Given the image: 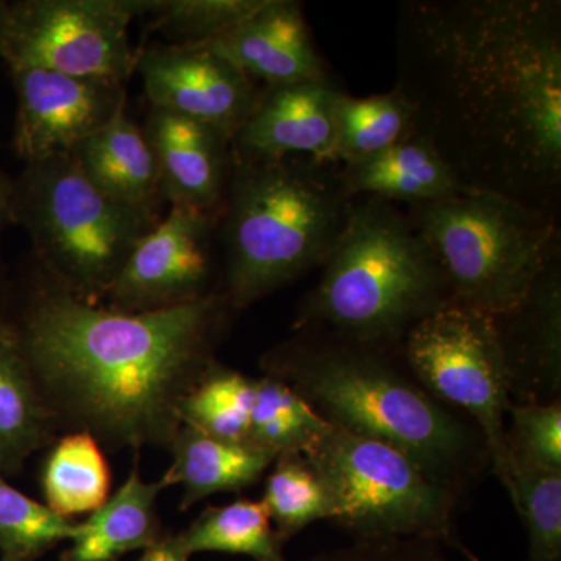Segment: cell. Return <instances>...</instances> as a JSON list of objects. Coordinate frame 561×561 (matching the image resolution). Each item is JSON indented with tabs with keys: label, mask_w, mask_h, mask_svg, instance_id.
<instances>
[{
	"label": "cell",
	"mask_w": 561,
	"mask_h": 561,
	"mask_svg": "<svg viewBox=\"0 0 561 561\" xmlns=\"http://www.w3.org/2000/svg\"><path fill=\"white\" fill-rule=\"evenodd\" d=\"M397 68L424 136L470 190L556 216L561 186V14L552 0L400 7Z\"/></svg>",
	"instance_id": "obj_1"
},
{
	"label": "cell",
	"mask_w": 561,
	"mask_h": 561,
	"mask_svg": "<svg viewBox=\"0 0 561 561\" xmlns=\"http://www.w3.org/2000/svg\"><path fill=\"white\" fill-rule=\"evenodd\" d=\"M213 291L151 312H121L77 298L38 265L16 331L55 421L111 449H169L187 391L216 362L228 311Z\"/></svg>",
	"instance_id": "obj_2"
},
{
	"label": "cell",
	"mask_w": 561,
	"mask_h": 561,
	"mask_svg": "<svg viewBox=\"0 0 561 561\" xmlns=\"http://www.w3.org/2000/svg\"><path fill=\"white\" fill-rule=\"evenodd\" d=\"M386 351L300 331L268 350L261 367L332 426L400 449L432 481L463 496L490 470L481 432L431 397Z\"/></svg>",
	"instance_id": "obj_3"
},
{
	"label": "cell",
	"mask_w": 561,
	"mask_h": 561,
	"mask_svg": "<svg viewBox=\"0 0 561 561\" xmlns=\"http://www.w3.org/2000/svg\"><path fill=\"white\" fill-rule=\"evenodd\" d=\"M351 208L339 172L312 158L234 161L221 206L225 290L245 309L321 267Z\"/></svg>",
	"instance_id": "obj_4"
},
{
	"label": "cell",
	"mask_w": 561,
	"mask_h": 561,
	"mask_svg": "<svg viewBox=\"0 0 561 561\" xmlns=\"http://www.w3.org/2000/svg\"><path fill=\"white\" fill-rule=\"evenodd\" d=\"M297 330L387 350L451 302L430 247L411 219L379 198L351 203Z\"/></svg>",
	"instance_id": "obj_5"
},
{
	"label": "cell",
	"mask_w": 561,
	"mask_h": 561,
	"mask_svg": "<svg viewBox=\"0 0 561 561\" xmlns=\"http://www.w3.org/2000/svg\"><path fill=\"white\" fill-rule=\"evenodd\" d=\"M412 210L451 301L491 317L518 308L560 256L556 216L496 192L471 190Z\"/></svg>",
	"instance_id": "obj_6"
},
{
	"label": "cell",
	"mask_w": 561,
	"mask_h": 561,
	"mask_svg": "<svg viewBox=\"0 0 561 561\" xmlns=\"http://www.w3.org/2000/svg\"><path fill=\"white\" fill-rule=\"evenodd\" d=\"M14 224L36 265L80 300L103 305L136 243L160 219L99 191L69 153L27 162L13 179Z\"/></svg>",
	"instance_id": "obj_7"
},
{
	"label": "cell",
	"mask_w": 561,
	"mask_h": 561,
	"mask_svg": "<svg viewBox=\"0 0 561 561\" xmlns=\"http://www.w3.org/2000/svg\"><path fill=\"white\" fill-rule=\"evenodd\" d=\"M305 459L327 491L330 522L354 540L421 538L481 561L457 529L459 494L432 481L400 449L332 426Z\"/></svg>",
	"instance_id": "obj_8"
},
{
	"label": "cell",
	"mask_w": 561,
	"mask_h": 561,
	"mask_svg": "<svg viewBox=\"0 0 561 561\" xmlns=\"http://www.w3.org/2000/svg\"><path fill=\"white\" fill-rule=\"evenodd\" d=\"M401 343L420 386L481 432L490 470L511 497L505 415L513 404L512 382L493 317L451 301L420 320Z\"/></svg>",
	"instance_id": "obj_9"
},
{
	"label": "cell",
	"mask_w": 561,
	"mask_h": 561,
	"mask_svg": "<svg viewBox=\"0 0 561 561\" xmlns=\"http://www.w3.org/2000/svg\"><path fill=\"white\" fill-rule=\"evenodd\" d=\"M151 0H18L10 2L2 60L124 83L136 68L130 25Z\"/></svg>",
	"instance_id": "obj_10"
},
{
	"label": "cell",
	"mask_w": 561,
	"mask_h": 561,
	"mask_svg": "<svg viewBox=\"0 0 561 561\" xmlns=\"http://www.w3.org/2000/svg\"><path fill=\"white\" fill-rule=\"evenodd\" d=\"M219 217L171 206L133 249L106 294L108 308L151 312L213 294V239Z\"/></svg>",
	"instance_id": "obj_11"
},
{
	"label": "cell",
	"mask_w": 561,
	"mask_h": 561,
	"mask_svg": "<svg viewBox=\"0 0 561 561\" xmlns=\"http://www.w3.org/2000/svg\"><path fill=\"white\" fill-rule=\"evenodd\" d=\"M9 70L18 101L11 147L24 164L70 153L128 105L119 81L36 68Z\"/></svg>",
	"instance_id": "obj_12"
},
{
	"label": "cell",
	"mask_w": 561,
	"mask_h": 561,
	"mask_svg": "<svg viewBox=\"0 0 561 561\" xmlns=\"http://www.w3.org/2000/svg\"><path fill=\"white\" fill-rule=\"evenodd\" d=\"M150 108L179 114L232 139L260 88L206 46L150 43L136 50V68Z\"/></svg>",
	"instance_id": "obj_13"
},
{
	"label": "cell",
	"mask_w": 561,
	"mask_h": 561,
	"mask_svg": "<svg viewBox=\"0 0 561 561\" xmlns=\"http://www.w3.org/2000/svg\"><path fill=\"white\" fill-rule=\"evenodd\" d=\"M341 91L330 79L273 84L257 91L249 116L231 139L234 161L312 158L332 164L334 102Z\"/></svg>",
	"instance_id": "obj_14"
},
{
	"label": "cell",
	"mask_w": 561,
	"mask_h": 561,
	"mask_svg": "<svg viewBox=\"0 0 561 561\" xmlns=\"http://www.w3.org/2000/svg\"><path fill=\"white\" fill-rule=\"evenodd\" d=\"M142 130L164 202L219 217L231 176V140L201 122L157 108H150Z\"/></svg>",
	"instance_id": "obj_15"
},
{
	"label": "cell",
	"mask_w": 561,
	"mask_h": 561,
	"mask_svg": "<svg viewBox=\"0 0 561 561\" xmlns=\"http://www.w3.org/2000/svg\"><path fill=\"white\" fill-rule=\"evenodd\" d=\"M493 319L511 373L513 404L560 401V256L546 267L518 308Z\"/></svg>",
	"instance_id": "obj_16"
},
{
	"label": "cell",
	"mask_w": 561,
	"mask_h": 561,
	"mask_svg": "<svg viewBox=\"0 0 561 561\" xmlns=\"http://www.w3.org/2000/svg\"><path fill=\"white\" fill-rule=\"evenodd\" d=\"M265 87L330 79L300 3L262 0L241 24L203 44Z\"/></svg>",
	"instance_id": "obj_17"
},
{
	"label": "cell",
	"mask_w": 561,
	"mask_h": 561,
	"mask_svg": "<svg viewBox=\"0 0 561 561\" xmlns=\"http://www.w3.org/2000/svg\"><path fill=\"white\" fill-rule=\"evenodd\" d=\"M127 106L69 154L81 173L111 201L160 219L165 202L157 162L146 133L128 116Z\"/></svg>",
	"instance_id": "obj_18"
},
{
	"label": "cell",
	"mask_w": 561,
	"mask_h": 561,
	"mask_svg": "<svg viewBox=\"0 0 561 561\" xmlns=\"http://www.w3.org/2000/svg\"><path fill=\"white\" fill-rule=\"evenodd\" d=\"M339 176L351 198L362 195L412 206L449 201L471 191L430 140L416 133L381 153L342 164Z\"/></svg>",
	"instance_id": "obj_19"
},
{
	"label": "cell",
	"mask_w": 561,
	"mask_h": 561,
	"mask_svg": "<svg viewBox=\"0 0 561 561\" xmlns=\"http://www.w3.org/2000/svg\"><path fill=\"white\" fill-rule=\"evenodd\" d=\"M168 489L161 481L146 482L138 459L119 490L103 502L90 518L77 523L61 561H117L125 553L146 551L164 537L157 501Z\"/></svg>",
	"instance_id": "obj_20"
},
{
	"label": "cell",
	"mask_w": 561,
	"mask_h": 561,
	"mask_svg": "<svg viewBox=\"0 0 561 561\" xmlns=\"http://www.w3.org/2000/svg\"><path fill=\"white\" fill-rule=\"evenodd\" d=\"M55 427L16 331L0 317V476L21 472L33 454L49 445Z\"/></svg>",
	"instance_id": "obj_21"
},
{
	"label": "cell",
	"mask_w": 561,
	"mask_h": 561,
	"mask_svg": "<svg viewBox=\"0 0 561 561\" xmlns=\"http://www.w3.org/2000/svg\"><path fill=\"white\" fill-rule=\"evenodd\" d=\"M169 451L172 463L161 481L183 486L181 511H187L210 494L241 491L260 482L275 457L243 443L217 440L202 432L181 426Z\"/></svg>",
	"instance_id": "obj_22"
},
{
	"label": "cell",
	"mask_w": 561,
	"mask_h": 561,
	"mask_svg": "<svg viewBox=\"0 0 561 561\" xmlns=\"http://www.w3.org/2000/svg\"><path fill=\"white\" fill-rule=\"evenodd\" d=\"M41 489L47 507L65 518L92 513L108 500L111 470L101 443L88 432H70L51 446Z\"/></svg>",
	"instance_id": "obj_23"
},
{
	"label": "cell",
	"mask_w": 561,
	"mask_h": 561,
	"mask_svg": "<svg viewBox=\"0 0 561 561\" xmlns=\"http://www.w3.org/2000/svg\"><path fill=\"white\" fill-rule=\"evenodd\" d=\"M328 423L301 394L286 382L264 375L254 379L249 445L283 456H306L330 432Z\"/></svg>",
	"instance_id": "obj_24"
},
{
	"label": "cell",
	"mask_w": 561,
	"mask_h": 561,
	"mask_svg": "<svg viewBox=\"0 0 561 561\" xmlns=\"http://www.w3.org/2000/svg\"><path fill=\"white\" fill-rule=\"evenodd\" d=\"M187 556L225 552L254 561H287L271 516L261 501L239 500L201 513L186 530L175 535Z\"/></svg>",
	"instance_id": "obj_25"
},
{
	"label": "cell",
	"mask_w": 561,
	"mask_h": 561,
	"mask_svg": "<svg viewBox=\"0 0 561 561\" xmlns=\"http://www.w3.org/2000/svg\"><path fill=\"white\" fill-rule=\"evenodd\" d=\"M334 161L364 160L390 149L413 133V110L408 99L393 90L367 99L337 95L334 102Z\"/></svg>",
	"instance_id": "obj_26"
},
{
	"label": "cell",
	"mask_w": 561,
	"mask_h": 561,
	"mask_svg": "<svg viewBox=\"0 0 561 561\" xmlns=\"http://www.w3.org/2000/svg\"><path fill=\"white\" fill-rule=\"evenodd\" d=\"M254 379L213 362L181 404L183 426L230 443L249 445Z\"/></svg>",
	"instance_id": "obj_27"
},
{
	"label": "cell",
	"mask_w": 561,
	"mask_h": 561,
	"mask_svg": "<svg viewBox=\"0 0 561 561\" xmlns=\"http://www.w3.org/2000/svg\"><path fill=\"white\" fill-rule=\"evenodd\" d=\"M271 468L261 502L284 545L312 523L330 522L327 491L305 456L278 457Z\"/></svg>",
	"instance_id": "obj_28"
},
{
	"label": "cell",
	"mask_w": 561,
	"mask_h": 561,
	"mask_svg": "<svg viewBox=\"0 0 561 561\" xmlns=\"http://www.w3.org/2000/svg\"><path fill=\"white\" fill-rule=\"evenodd\" d=\"M511 500L529 540V561H561V471L512 463Z\"/></svg>",
	"instance_id": "obj_29"
},
{
	"label": "cell",
	"mask_w": 561,
	"mask_h": 561,
	"mask_svg": "<svg viewBox=\"0 0 561 561\" xmlns=\"http://www.w3.org/2000/svg\"><path fill=\"white\" fill-rule=\"evenodd\" d=\"M76 527V522L32 500L0 476V552L3 559H39L61 541H69Z\"/></svg>",
	"instance_id": "obj_30"
},
{
	"label": "cell",
	"mask_w": 561,
	"mask_h": 561,
	"mask_svg": "<svg viewBox=\"0 0 561 561\" xmlns=\"http://www.w3.org/2000/svg\"><path fill=\"white\" fill-rule=\"evenodd\" d=\"M262 0H151L149 31L173 46H203L250 16Z\"/></svg>",
	"instance_id": "obj_31"
},
{
	"label": "cell",
	"mask_w": 561,
	"mask_h": 561,
	"mask_svg": "<svg viewBox=\"0 0 561 561\" xmlns=\"http://www.w3.org/2000/svg\"><path fill=\"white\" fill-rule=\"evenodd\" d=\"M505 431L512 463L561 471V402L512 404Z\"/></svg>",
	"instance_id": "obj_32"
},
{
	"label": "cell",
	"mask_w": 561,
	"mask_h": 561,
	"mask_svg": "<svg viewBox=\"0 0 561 561\" xmlns=\"http://www.w3.org/2000/svg\"><path fill=\"white\" fill-rule=\"evenodd\" d=\"M440 542L421 538L354 540L301 561H451Z\"/></svg>",
	"instance_id": "obj_33"
},
{
	"label": "cell",
	"mask_w": 561,
	"mask_h": 561,
	"mask_svg": "<svg viewBox=\"0 0 561 561\" xmlns=\"http://www.w3.org/2000/svg\"><path fill=\"white\" fill-rule=\"evenodd\" d=\"M190 559L191 557L180 548L175 535H164L157 545L146 549L142 557L136 561H190Z\"/></svg>",
	"instance_id": "obj_34"
},
{
	"label": "cell",
	"mask_w": 561,
	"mask_h": 561,
	"mask_svg": "<svg viewBox=\"0 0 561 561\" xmlns=\"http://www.w3.org/2000/svg\"><path fill=\"white\" fill-rule=\"evenodd\" d=\"M13 179L0 168V236L10 227H14Z\"/></svg>",
	"instance_id": "obj_35"
},
{
	"label": "cell",
	"mask_w": 561,
	"mask_h": 561,
	"mask_svg": "<svg viewBox=\"0 0 561 561\" xmlns=\"http://www.w3.org/2000/svg\"><path fill=\"white\" fill-rule=\"evenodd\" d=\"M10 2L0 0V60L3 57V47H5L7 25H9Z\"/></svg>",
	"instance_id": "obj_36"
},
{
	"label": "cell",
	"mask_w": 561,
	"mask_h": 561,
	"mask_svg": "<svg viewBox=\"0 0 561 561\" xmlns=\"http://www.w3.org/2000/svg\"><path fill=\"white\" fill-rule=\"evenodd\" d=\"M0 561H16V560L3 559V557H2V560H0Z\"/></svg>",
	"instance_id": "obj_37"
}]
</instances>
